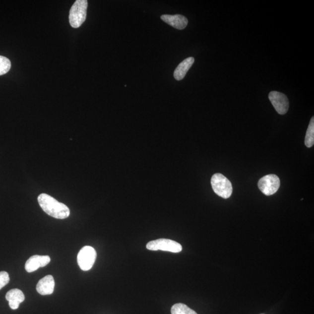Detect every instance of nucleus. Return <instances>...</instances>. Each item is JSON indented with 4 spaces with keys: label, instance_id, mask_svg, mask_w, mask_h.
Listing matches in <instances>:
<instances>
[{
    "label": "nucleus",
    "instance_id": "obj_3",
    "mask_svg": "<svg viewBox=\"0 0 314 314\" xmlns=\"http://www.w3.org/2000/svg\"><path fill=\"white\" fill-rule=\"evenodd\" d=\"M211 184L214 191L219 197L226 199L231 196L232 185L224 175L221 174H214L211 178Z\"/></svg>",
    "mask_w": 314,
    "mask_h": 314
},
{
    "label": "nucleus",
    "instance_id": "obj_5",
    "mask_svg": "<svg viewBox=\"0 0 314 314\" xmlns=\"http://www.w3.org/2000/svg\"><path fill=\"white\" fill-rule=\"evenodd\" d=\"M97 252L91 246H84L80 250L77 255V263L81 269L84 271H89L92 268L96 261Z\"/></svg>",
    "mask_w": 314,
    "mask_h": 314
},
{
    "label": "nucleus",
    "instance_id": "obj_7",
    "mask_svg": "<svg viewBox=\"0 0 314 314\" xmlns=\"http://www.w3.org/2000/svg\"><path fill=\"white\" fill-rule=\"evenodd\" d=\"M269 99L279 114L284 115L288 112L289 102L285 94L273 91L269 94Z\"/></svg>",
    "mask_w": 314,
    "mask_h": 314
},
{
    "label": "nucleus",
    "instance_id": "obj_4",
    "mask_svg": "<svg viewBox=\"0 0 314 314\" xmlns=\"http://www.w3.org/2000/svg\"><path fill=\"white\" fill-rule=\"evenodd\" d=\"M146 248L149 251H170L178 253L182 251L180 243L167 239H159L147 243Z\"/></svg>",
    "mask_w": 314,
    "mask_h": 314
},
{
    "label": "nucleus",
    "instance_id": "obj_1",
    "mask_svg": "<svg viewBox=\"0 0 314 314\" xmlns=\"http://www.w3.org/2000/svg\"><path fill=\"white\" fill-rule=\"evenodd\" d=\"M38 202L43 210L51 217L63 219L68 217L70 215L69 209L65 204L59 202L48 194H40Z\"/></svg>",
    "mask_w": 314,
    "mask_h": 314
},
{
    "label": "nucleus",
    "instance_id": "obj_6",
    "mask_svg": "<svg viewBox=\"0 0 314 314\" xmlns=\"http://www.w3.org/2000/svg\"><path fill=\"white\" fill-rule=\"evenodd\" d=\"M281 185L279 178L276 175L271 174L260 179L258 187L263 194L271 195L276 193Z\"/></svg>",
    "mask_w": 314,
    "mask_h": 314
},
{
    "label": "nucleus",
    "instance_id": "obj_16",
    "mask_svg": "<svg viewBox=\"0 0 314 314\" xmlns=\"http://www.w3.org/2000/svg\"><path fill=\"white\" fill-rule=\"evenodd\" d=\"M9 282V276L7 272H0V290L4 288Z\"/></svg>",
    "mask_w": 314,
    "mask_h": 314
},
{
    "label": "nucleus",
    "instance_id": "obj_10",
    "mask_svg": "<svg viewBox=\"0 0 314 314\" xmlns=\"http://www.w3.org/2000/svg\"><path fill=\"white\" fill-rule=\"evenodd\" d=\"M161 19L175 29H184L188 24V20L185 16L181 15H163Z\"/></svg>",
    "mask_w": 314,
    "mask_h": 314
},
{
    "label": "nucleus",
    "instance_id": "obj_11",
    "mask_svg": "<svg viewBox=\"0 0 314 314\" xmlns=\"http://www.w3.org/2000/svg\"><path fill=\"white\" fill-rule=\"evenodd\" d=\"M5 298L9 302L10 308L12 310H16L19 308L20 304L25 300L24 294L21 290L13 289L6 293Z\"/></svg>",
    "mask_w": 314,
    "mask_h": 314
},
{
    "label": "nucleus",
    "instance_id": "obj_15",
    "mask_svg": "<svg viewBox=\"0 0 314 314\" xmlns=\"http://www.w3.org/2000/svg\"><path fill=\"white\" fill-rule=\"evenodd\" d=\"M11 63L5 57L0 56V76L4 75L11 69Z\"/></svg>",
    "mask_w": 314,
    "mask_h": 314
},
{
    "label": "nucleus",
    "instance_id": "obj_13",
    "mask_svg": "<svg viewBox=\"0 0 314 314\" xmlns=\"http://www.w3.org/2000/svg\"><path fill=\"white\" fill-rule=\"evenodd\" d=\"M314 144V118L313 117L307 129L305 137V144L308 147H312Z\"/></svg>",
    "mask_w": 314,
    "mask_h": 314
},
{
    "label": "nucleus",
    "instance_id": "obj_2",
    "mask_svg": "<svg viewBox=\"0 0 314 314\" xmlns=\"http://www.w3.org/2000/svg\"><path fill=\"white\" fill-rule=\"evenodd\" d=\"M88 2L87 0H77L70 8L69 20L70 26L78 28L86 19Z\"/></svg>",
    "mask_w": 314,
    "mask_h": 314
},
{
    "label": "nucleus",
    "instance_id": "obj_14",
    "mask_svg": "<svg viewBox=\"0 0 314 314\" xmlns=\"http://www.w3.org/2000/svg\"><path fill=\"white\" fill-rule=\"evenodd\" d=\"M172 314H197L194 310L182 303H178L172 306Z\"/></svg>",
    "mask_w": 314,
    "mask_h": 314
},
{
    "label": "nucleus",
    "instance_id": "obj_8",
    "mask_svg": "<svg viewBox=\"0 0 314 314\" xmlns=\"http://www.w3.org/2000/svg\"><path fill=\"white\" fill-rule=\"evenodd\" d=\"M50 261L51 258L48 255H33L26 262V271L29 273L35 271L39 268L45 267Z\"/></svg>",
    "mask_w": 314,
    "mask_h": 314
},
{
    "label": "nucleus",
    "instance_id": "obj_9",
    "mask_svg": "<svg viewBox=\"0 0 314 314\" xmlns=\"http://www.w3.org/2000/svg\"><path fill=\"white\" fill-rule=\"evenodd\" d=\"M55 281L52 275H47L40 280L36 286L37 292L43 296L50 295L54 292Z\"/></svg>",
    "mask_w": 314,
    "mask_h": 314
},
{
    "label": "nucleus",
    "instance_id": "obj_12",
    "mask_svg": "<svg viewBox=\"0 0 314 314\" xmlns=\"http://www.w3.org/2000/svg\"><path fill=\"white\" fill-rule=\"evenodd\" d=\"M194 63V59L193 57H188V58L184 60L175 70L174 74L175 79L177 80L183 79Z\"/></svg>",
    "mask_w": 314,
    "mask_h": 314
}]
</instances>
